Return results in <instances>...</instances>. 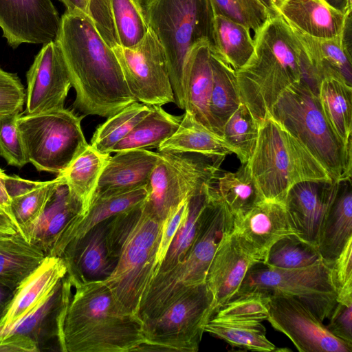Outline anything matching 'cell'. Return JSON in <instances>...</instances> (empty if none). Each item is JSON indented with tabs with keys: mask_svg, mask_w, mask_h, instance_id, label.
Listing matches in <instances>:
<instances>
[{
	"mask_svg": "<svg viewBox=\"0 0 352 352\" xmlns=\"http://www.w3.org/2000/svg\"><path fill=\"white\" fill-rule=\"evenodd\" d=\"M55 41L76 91L73 107L84 116L108 118L137 101L112 48L86 15L65 12Z\"/></svg>",
	"mask_w": 352,
	"mask_h": 352,
	"instance_id": "1",
	"label": "cell"
},
{
	"mask_svg": "<svg viewBox=\"0 0 352 352\" xmlns=\"http://www.w3.org/2000/svg\"><path fill=\"white\" fill-rule=\"evenodd\" d=\"M67 276L72 287L61 351H138L146 341L142 320L126 312L102 280Z\"/></svg>",
	"mask_w": 352,
	"mask_h": 352,
	"instance_id": "2",
	"label": "cell"
},
{
	"mask_svg": "<svg viewBox=\"0 0 352 352\" xmlns=\"http://www.w3.org/2000/svg\"><path fill=\"white\" fill-rule=\"evenodd\" d=\"M163 223L144 203L109 220L107 248L115 267L102 282L124 310L139 318L155 276Z\"/></svg>",
	"mask_w": 352,
	"mask_h": 352,
	"instance_id": "3",
	"label": "cell"
},
{
	"mask_svg": "<svg viewBox=\"0 0 352 352\" xmlns=\"http://www.w3.org/2000/svg\"><path fill=\"white\" fill-rule=\"evenodd\" d=\"M253 38L254 52L235 74L241 101L259 125L281 94L301 79L307 60L280 15L270 16Z\"/></svg>",
	"mask_w": 352,
	"mask_h": 352,
	"instance_id": "4",
	"label": "cell"
},
{
	"mask_svg": "<svg viewBox=\"0 0 352 352\" xmlns=\"http://www.w3.org/2000/svg\"><path fill=\"white\" fill-rule=\"evenodd\" d=\"M263 199L283 202L290 188L305 181H333L322 164L270 114L258 125L247 162Z\"/></svg>",
	"mask_w": 352,
	"mask_h": 352,
	"instance_id": "5",
	"label": "cell"
},
{
	"mask_svg": "<svg viewBox=\"0 0 352 352\" xmlns=\"http://www.w3.org/2000/svg\"><path fill=\"white\" fill-rule=\"evenodd\" d=\"M270 115L309 150L333 181L351 178L352 145H345L335 133L318 94L305 79L301 78L281 94Z\"/></svg>",
	"mask_w": 352,
	"mask_h": 352,
	"instance_id": "6",
	"label": "cell"
},
{
	"mask_svg": "<svg viewBox=\"0 0 352 352\" xmlns=\"http://www.w3.org/2000/svg\"><path fill=\"white\" fill-rule=\"evenodd\" d=\"M149 28L167 60L175 103L184 110V69L188 54L197 42L212 44L214 12L210 0H142Z\"/></svg>",
	"mask_w": 352,
	"mask_h": 352,
	"instance_id": "7",
	"label": "cell"
},
{
	"mask_svg": "<svg viewBox=\"0 0 352 352\" xmlns=\"http://www.w3.org/2000/svg\"><path fill=\"white\" fill-rule=\"evenodd\" d=\"M84 117L65 108L21 113L16 123L28 163L38 171L63 173L89 145L81 127Z\"/></svg>",
	"mask_w": 352,
	"mask_h": 352,
	"instance_id": "8",
	"label": "cell"
},
{
	"mask_svg": "<svg viewBox=\"0 0 352 352\" xmlns=\"http://www.w3.org/2000/svg\"><path fill=\"white\" fill-rule=\"evenodd\" d=\"M331 267L322 260L298 269H283L257 262L248 269L233 298L252 292L292 296L323 322L338 302Z\"/></svg>",
	"mask_w": 352,
	"mask_h": 352,
	"instance_id": "9",
	"label": "cell"
},
{
	"mask_svg": "<svg viewBox=\"0 0 352 352\" xmlns=\"http://www.w3.org/2000/svg\"><path fill=\"white\" fill-rule=\"evenodd\" d=\"M212 296L206 283L195 286L143 322L145 343L138 351L197 352L212 318Z\"/></svg>",
	"mask_w": 352,
	"mask_h": 352,
	"instance_id": "10",
	"label": "cell"
},
{
	"mask_svg": "<svg viewBox=\"0 0 352 352\" xmlns=\"http://www.w3.org/2000/svg\"><path fill=\"white\" fill-rule=\"evenodd\" d=\"M160 153L144 204L163 222L183 201L216 181L222 162L195 153Z\"/></svg>",
	"mask_w": 352,
	"mask_h": 352,
	"instance_id": "11",
	"label": "cell"
},
{
	"mask_svg": "<svg viewBox=\"0 0 352 352\" xmlns=\"http://www.w3.org/2000/svg\"><path fill=\"white\" fill-rule=\"evenodd\" d=\"M125 82L137 101L148 105L175 102L164 50L149 28L134 46L112 47Z\"/></svg>",
	"mask_w": 352,
	"mask_h": 352,
	"instance_id": "12",
	"label": "cell"
},
{
	"mask_svg": "<svg viewBox=\"0 0 352 352\" xmlns=\"http://www.w3.org/2000/svg\"><path fill=\"white\" fill-rule=\"evenodd\" d=\"M269 296L267 320L287 336L299 351H352V345L333 336L298 300L283 294Z\"/></svg>",
	"mask_w": 352,
	"mask_h": 352,
	"instance_id": "13",
	"label": "cell"
},
{
	"mask_svg": "<svg viewBox=\"0 0 352 352\" xmlns=\"http://www.w3.org/2000/svg\"><path fill=\"white\" fill-rule=\"evenodd\" d=\"M25 108L23 115H33L65 108L72 87L69 72L56 41L43 45L26 74Z\"/></svg>",
	"mask_w": 352,
	"mask_h": 352,
	"instance_id": "14",
	"label": "cell"
},
{
	"mask_svg": "<svg viewBox=\"0 0 352 352\" xmlns=\"http://www.w3.org/2000/svg\"><path fill=\"white\" fill-rule=\"evenodd\" d=\"M60 23L52 0H0L2 36L13 49L55 41Z\"/></svg>",
	"mask_w": 352,
	"mask_h": 352,
	"instance_id": "15",
	"label": "cell"
},
{
	"mask_svg": "<svg viewBox=\"0 0 352 352\" xmlns=\"http://www.w3.org/2000/svg\"><path fill=\"white\" fill-rule=\"evenodd\" d=\"M232 232L248 254L263 263L274 243L295 234L284 204L265 199L243 216L234 218Z\"/></svg>",
	"mask_w": 352,
	"mask_h": 352,
	"instance_id": "16",
	"label": "cell"
},
{
	"mask_svg": "<svg viewBox=\"0 0 352 352\" xmlns=\"http://www.w3.org/2000/svg\"><path fill=\"white\" fill-rule=\"evenodd\" d=\"M71 283L67 275L34 309L0 334V340L23 336L32 340L38 351H61L63 319L69 300Z\"/></svg>",
	"mask_w": 352,
	"mask_h": 352,
	"instance_id": "17",
	"label": "cell"
},
{
	"mask_svg": "<svg viewBox=\"0 0 352 352\" xmlns=\"http://www.w3.org/2000/svg\"><path fill=\"white\" fill-rule=\"evenodd\" d=\"M338 183L305 181L288 191L283 203L299 239L317 246L322 221L335 198Z\"/></svg>",
	"mask_w": 352,
	"mask_h": 352,
	"instance_id": "18",
	"label": "cell"
},
{
	"mask_svg": "<svg viewBox=\"0 0 352 352\" xmlns=\"http://www.w3.org/2000/svg\"><path fill=\"white\" fill-rule=\"evenodd\" d=\"M257 261L231 232L221 240L209 266L206 284L212 296V317L238 292L248 269Z\"/></svg>",
	"mask_w": 352,
	"mask_h": 352,
	"instance_id": "19",
	"label": "cell"
},
{
	"mask_svg": "<svg viewBox=\"0 0 352 352\" xmlns=\"http://www.w3.org/2000/svg\"><path fill=\"white\" fill-rule=\"evenodd\" d=\"M41 213L21 229V234L48 256L69 224L83 214L78 199L61 175Z\"/></svg>",
	"mask_w": 352,
	"mask_h": 352,
	"instance_id": "20",
	"label": "cell"
},
{
	"mask_svg": "<svg viewBox=\"0 0 352 352\" xmlns=\"http://www.w3.org/2000/svg\"><path fill=\"white\" fill-rule=\"evenodd\" d=\"M109 219L65 246L60 257L65 263L68 276L94 281L104 280L111 274L115 263L108 255L106 241Z\"/></svg>",
	"mask_w": 352,
	"mask_h": 352,
	"instance_id": "21",
	"label": "cell"
},
{
	"mask_svg": "<svg viewBox=\"0 0 352 352\" xmlns=\"http://www.w3.org/2000/svg\"><path fill=\"white\" fill-rule=\"evenodd\" d=\"M115 153L109 157L93 198L147 186L151 175L161 158L160 152L146 148Z\"/></svg>",
	"mask_w": 352,
	"mask_h": 352,
	"instance_id": "22",
	"label": "cell"
},
{
	"mask_svg": "<svg viewBox=\"0 0 352 352\" xmlns=\"http://www.w3.org/2000/svg\"><path fill=\"white\" fill-rule=\"evenodd\" d=\"M66 274L67 267L61 257L46 256L15 289L8 309L0 320V334L36 307Z\"/></svg>",
	"mask_w": 352,
	"mask_h": 352,
	"instance_id": "23",
	"label": "cell"
},
{
	"mask_svg": "<svg viewBox=\"0 0 352 352\" xmlns=\"http://www.w3.org/2000/svg\"><path fill=\"white\" fill-rule=\"evenodd\" d=\"M287 23L305 54L318 85L322 80L333 78L352 86L351 52L344 45L343 33L332 38H316Z\"/></svg>",
	"mask_w": 352,
	"mask_h": 352,
	"instance_id": "24",
	"label": "cell"
},
{
	"mask_svg": "<svg viewBox=\"0 0 352 352\" xmlns=\"http://www.w3.org/2000/svg\"><path fill=\"white\" fill-rule=\"evenodd\" d=\"M210 47V41L203 39L195 43L188 54L184 69V111L192 113L212 130L209 113L213 85Z\"/></svg>",
	"mask_w": 352,
	"mask_h": 352,
	"instance_id": "25",
	"label": "cell"
},
{
	"mask_svg": "<svg viewBox=\"0 0 352 352\" xmlns=\"http://www.w3.org/2000/svg\"><path fill=\"white\" fill-rule=\"evenodd\" d=\"M148 195L147 186L121 193L95 197L87 212L74 220L61 234L48 256H60L72 240L82 236L98 223L142 205Z\"/></svg>",
	"mask_w": 352,
	"mask_h": 352,
	"instance_id": "26",
	"label": "cell"
},
{
	"mask_svg": "<svg viewBox=\"0 0 352 352\" xmlns=\"http://www.w3.org/2000/svg\"><path fill=\"white\" fill-rule=\"evenodd\" d=\"M159 152L195 153L214 161L223 162L236 150L224 138L201 124L185 111L175 132L157 147Z\"/></svg>",
	"mask_w": 352,
	"mask_h": 352,
	"instance_id": "27",
	"label": "cell"
},
{
	"mask_svg": "<svg viewBox=\"0 0 352 352\" xmlns=\"http://www.w3.org/2000/svg\"><path fill=\"white\" fill-rule=\"evenodd\" d=\"M279 15L306 34L332 38L343 33L349 14L323 0H286L279 9Z\"/></svg>",
	"mask_w": 352,
	"mask_h": 352,
	"instance_id": "28",
	"label": "cell"
},
{
	"mask_svg": "<svg viewBox=\"0 0 352 352\" xmlns=\"http://www.w3.org/2000/svg\"><path fill=\"white\" fill-rule=\"evenodd\" d=\"M352 238L351 178L338 183L335 198L322 221L317 247L322 260L331 265Z\"/></svg>",
	"mask_w": 352,
	"mask_h": 352,
	"instance_id": "29",
	"label": "cell"
},
{
	"mask_svg": "<svg viewBox=\"0 0 352 352\" xmlns=\"http://www.w3.org/2000/svg\"><path fill=\"white\" fill-rule=\"evenodd\" d=\"M254 40L250 29L221 14H214L211 54L236 72L250 58Z\"/></svg>",
	"mask_w": 352,
	"mask_h": 352,
	"instance_id": "30",
	"label": "cell"
},
{
	"mask_svg": "<svg viewBox=\"0 0 352 352\" xmlns=\"http://www.w3.org/2000/svg\"><path fill=\"white\" fill-rule=\"evenodd\" d=\"M46 256L19 232L0 239V283L15 289Z\"/></svg>",
	"mask_w": 352,
	"mask_h": 352,
	"instance_id": "31",
	"label": "cell"
},
{
	"mask_svg": "<svg viewBox=\"0 0 352 352\" xmlns=\"http://www.w3.org/2000/svg\"><path fill=\"white\" fill-rule=\"evenodd\" d=\"M110 154H103L90 144L61 174L70 193L80 203L82 216L91 203L102 172Z\"/></svg>",
	"mask_w": 352,
	"mask_h": 352,
	"instance_id": "32",
	"label": "cell"
},
{
	"mask_svg": "<svg viewBox=\"0 0 352 352\" xmlns=\"http://www.w3.org/2000/svg\"><path fill=\"white\" fill-rule=\"evenodd\" d=\"M318 96L335 133L345 145H352V86L339 79L324 78L318 85Z\"/></svg>",
	"mask_w": 352,
	"mask_h": 352,
	"instance_id": "33",
	"label": "cell"
},
{
	"mask_svg": "<svg viewBox=\"0 0 352 352\" xmlns=\"http://www.w3.org/2000/svg\"><path fill=\"white\" fill-rule=\"evenodd\" d=\"M182 118V116L168 113L160 105H151L150 112L111 149V153L157 148L162 142L175 132Z\"/></svg>",
	"mask_w": 352,
	"mask_h": 352,
	"instance_id": "34",
	"label": "cell"
},
{
	"mask_svg": "<svg viewBox=\"0 0 352 352\" xmlns=\"http://www.w3.org/2000/svg\"><path fill=\"white\" fill-rule=\"evenodd\" d=\"M213 85L209 105L212 130L222 136L223 129L241 103L235 72L211 54Z\"/></svg>",
	"mask_w": 352,
	"mask_h": 352,
	"instance_id": "35",
	"label": "cell"
},
{
	"mask_svg": "<svg viewBox=\"0 0 352 352\" xmlns=\"http://www.w3.org/2000/svg\"><path fill=\"white\" fill-rule=\"evenodd\" d=\"M213 184L214 183L206 186L189 199L187 213L179 224L155 276L173 269L182 261L190 249L199 228L201 213L209 200Z\"/></svg>",
	"mask_w": 352,
	"mask_h": 352,
	"instance_id": "36",
	"label": "cell"
},
{
	"mask_svg": "<svg viewBox=\"0 0 352 352\" xmlns=\"http://www.w3.org/2000/svg\"><path fill=\"white\" fill-rule=\"evenodd\" d=\"M214 187L234 218L243 216L263 200L247 162L242 163L234 172H225L219 175Z\"/></svg>",
	"mask_w": 352,
	"mask_h": 352,
	"instance_id": "37",
	"label": "cell"
},
{
	"mask_svg": "<svg viewBox=\"0 0 352 352\" xmlns=\"http://www.w3.org/2000/svg\"><path fill=\"white\" fill-rule=\"evenodd\" d=\"M204 332L234 347L261 352L278 351L267 338L265 327L261 322L211 318L204 326Z\"/></svg>",
	"mask_w": 352,
	"mask_h": 352,
	"instance_id": "38",
	"label": "cell"
},
{
	"mask_svg": "<svg viewBox=\"0 0 352 352\" xmlns=\"http://www.w3.org/2000/svg\"><path fill=\"white\" fill-rule=\"evenodd\" d=\"M151 105L134 102L96 128L90 145L103 154L111 149L151 111Z\"/></svg>",
	"mask_w": 352,
	"mask_h": 352,
	"instance_id": "39",
	"label": "cell"
},
{
	"mask_svg": "<svg viewBox=\"0 0 352 352\" xmlns=\"http://www.w3.org/2000/svg\"><path fill=\"white\" fill-rule=\"evenodd\" d=\"M117 41L132 47L145 36L149 26L142 0H109Z\"/></svg>",
	"mask_w": 352,
	"mask_h": 352,
	"instance_id": "40",
	"label": "cell"
},
{
	"mask_svg": "<svg viewBox=\"0 0 352 352\" xmlns=\"http://www.w3.org/2000/svg\"><path fill=\"white\" fill-rule=\"evenodd\" d=\"M321 260L317 246L295 234H289L271 246L264 263L283 269H298L311 266Z\"/></svg>",
	"mask_w": 352,
	"mask_h": 352,
	"instance_id": "41",
	"label": "cell"
},
{
	"mask_svg": "<svg viewBox=\"0 0 352 352\" xmlns=\"http://www.w3.org/2000/svg\"><path fill=\"white\" fill-rule=\"evenodd\" d=\"M258 125L247 107L241 103L225 124L222 136L236 150L241 163L247 162L254 150Z\"/></svg>",
	"mask_w": 352,
	"mask_h": 352,
	"instance_id": "42",
	"label": "cell"
},
{
	"mask_svg": "<svg viewBox=\"0 0 352 352\" xmlns=\"http://www.w3.org/2000/svg\"><path fill=\"white\" fill-rule=\"evenodd\" d=\"M214 14L239 23L256 34L270 17L259 0H210Z\"/></svg>",
	"mask_w": 352,
	"mask_h": 352,
	"instance_id": "43",
	"label": "cell"
},
{
	"mask_svg": "<svg viewBox=\"0 0 352 352\" xmlns=\"http://www.w3.org/2000/svg\"><path fill=\"white\" fill-rule=\"evenodd\" d=\"M270 296L252 292L236 296L223 305L212 318L263 322L268 318Z\"/></svg>",
	"mask_w": 352,
	"mask_h": 352,
	"instance_id": "44",
	"label": "cell"
},
{
	"mask_svg": "<svg viewBox=\"0 0 352 352\" xmlns=\"http://www.w3.org/2000/svg\"><path fill=\"white\" fill-rule=\"evenodd\" d=\"M60 179L57 177L22 196L12 199L11 211L13 221L21 233V229L41 213L54 187Z\"/></svg>",
	"mask_w": 352,
	"mask_h": 352,
	"instance_id": "45",
	"label": "cell"
},
{
	"mask_svg": "<svg viewBox=\"0 0 352 352\" xmlns=\"http://www.w3.org/2000/svg\"><path fill=\"white\" fill-rule=\"evenodd\" d=\"M21 113L14 112L0 116V155L8 165L18 168L28 163L16 123Z\"/></svg>",
	"mask_w": 352,
	"mask_h": 352,
	"instance_id": "46",
	"label": "cell"
},
{
	"mask_svg": "<svg viewBox=\"0 0 352 352\" xmlns=\"http://www.w3.org/2000/svg\"><path fill=\"white\" fill-rule=\"evenodd\" d=\"M331 276L337 301L352 303V238L332 263Z\"/></svg>",
	"mask_w": 352,
	"mask_h": 352,
	"instance_id": "47",
	"label": "cell"
},
{
	"mask_svg": "<svg viewBox=\"0 0 352 352\" xmlns=\"http://www.w3.org/2000/svg\"><path fill=\"white\" fill-rule=\"evenodd\" d=\"M25 102V88L17 74L0 67V116L21 113Z\"/></svg>",
	"mask_w": 352,
	"mask_h": 352,
	"instance_id": "48",
	"label": "cell"
},
{
	"mask_svg": "<svg viewBox=\"0 0 352 352\" xmlns=\"http://www.w3.org/2000/svg\"><path fill=\"white\" fill-rule=\"evenodd\" d=\"M87 16L110 47L118 44L109 0H88Z\"/></svg>",
	"mask_w": 352,
	"mask_h": 352,
	"instance_id": "49",
	"label": "cell"
},
{
	"mask_svg": "<svg viewBox=\"0 0 352 352\" xmlns=\"http://www.w3.org/2000/svg\"><path fill=\"white\" fill-rule=\"evenodd\" d=\"M326 327L336 337L352 345V303L337 302Z\"/></svg>",
	"mask_w": 352,
	"mask_h": 352,
	"instance_id": "50",
	"label": "cell"
},
{
	"mask_svg": "<svg viewBox=\"0 0 352 352\" xmlns=\"http://www.w3.org/2000/svg\"><path fill=\"white\" fill-rule=\"evenodd\" d=\"M188 200L189 199H187L183 201L179 206L177 209L173 213L169 215L168 218L164 221L155 261V276L157 269L159 268L162 260L165 256L168 248L179 224L187 213L188 208Z\"/></svg>",
	"mask_w": 352,
	"mask_h": 352,
	"instance_id": "51",
	"label": "cell"
},
{
	"mask_svg": "<svg viewBox=\"0 0 352 352\" xmlns=\"http://www.w3.org/2000/svg\"><path fill=\"white\" fill-rule=\"evenodd\" d=\"M4 185L10 199L22 196L37 188L43 186L46 182H36L23 179L17 175H6Z\"/></svg>",
	"mask_w": 352,
	"mask_h": 352,
	"instance_id": "52",
	"label": "cell"
},
{
	"mask_svg": "<svg viewBox=\"0 0 352 352\" xmlns=\"http://www.w3.org/2000/svg\"><path fill=\"white\" fill-rule=\"evenodd\" d=\"M38 352L36 344L23 336H10L0 340V352Z\"/></svg>",
	"mask_w": 352,
	"mask_h": 352,
	"instance_id": "53",
	"label": "cell"
},
{
	"mask_svg": "<svg viewBox=\"0 0 352 352\" xmlns=\"http://www.w3.org/2000/svg\"><path fill=\"white\" fill-rule=\"evenodd\" d=\"M6 175L4 170L0 168V208L3 210L14 222L11 211L12 199L7 192L3 182Z\"/></svg>",
	"mask_w": 352,
	"mask_h": 352,
	"instance_id": "54",
	"label": "cell"
},
{
	"mask_svg": "<svg viewBox=\"0 0 352 352\" xmlns=\"http://www.w3.org/2000/svg\"><path fill=\"white\" fill-rule=\"evenodd\" d=\"M18 228L10 217L0 208V239L16 234Z\"/></svg>",
	"mask_w": 352,
	"mask_h": 352,
	"instance_id": "55",
	"label": "cell"
},
{
	"mask_svg": "<svg viewBox=\"0 0 352 352\" xmlns=\"http://www.w3.org/2000/svg\"><path fill=\"white\" fill-rule=\"evenodd\" d=\"M14 290L0 283V320L6 314L12 300Z\"/></svg>",
	"mask_w": 352,
	"mask_h": 352,
	"instance_id": "56",
	"label": "cell"
},
{
	"mask_svg": "<svg viewBox=\"0 0 352 352\" xmlns=\"http://www.w3.org/2000/svg\"><path fill=\"white\" fill-rule=\"evenodd\" d=\"M65 6V12L81 13L87 16L88 0H59Z\"/></svg>",
	"mask_w": 352,
	"mask_h": 352,
	"instance_id": "57",
	"label": "cell"
},
{
	"mask_svg": "<svg viewBox=\"0 0 352 352\" xmlns=\"http://www.w3.org/2000/svg\"><path fill=\"white\" fill-rule=\"evenodd\" d=\"M332 8L342 12L346 15L351 13V0H323Z\"/></svg>",
	"mask_w": 352,
	"mask_h": 352,
	"instance_id": "58",
	"label": "cell"
},
{
	"mask_svg": "<svg viewBox=\"0 0 352 352\" xmlns=\"http://www.w3.org/2000/svg\"><path fill=\"white\" fill-rule=\"evenodd\" d=\"M267 9L270 16L279 15V9L286 0H259Z\"/></svg>",
	"mask_w": 352,
	"mask_h": 352,
	"instance_id": "59",
	"label": "cell"
}]
</instances>
